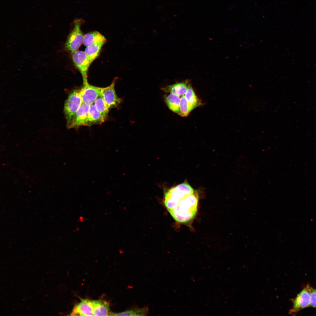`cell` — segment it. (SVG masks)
Listing matches in <instances>:
<instances>
[{
	"mask_svg": "<svg viewBox=\"0 0 316 316\" xmlns=\"http://www.w3.org/2000/svg\"><path fill=\"white\" fill-rule=\"evenodd\" d=\"M116 78L109 86L101 87V94L108 107L110 108L116 107L121 101V99L117 95L115 90Z\"/></svg>",
	"mask_w": 316,
	"mask_h": 316,
	"instance_id": "cell-6",
	"label": "cell"
},
{
	"mask_svg": "<svg viewBox=\"0 0 316 316\" xmlns=\"http://www.w3.org/2000/svg\"><path fill=\"white\" fill-rule=\"evenodd\" d=\"M148 310L147 307L141 308H135L118 313L111 312V316H145L147 315Z\"/></svg>",
	"mask_w": 316,
	"mask_h": 316,
	"instance_id": "cell-17",
	"label": "cell"
},
{
	"mask_svg": "<svg viewBox=\"0 0 316 316\" xmlns=\"http://www.w3.org/2000/svg\"><path fill=\"white\" fill-rule=\"evenodd\" d=\"M190 85V80H186L182 82L167 85L161 89L166 92L174 94L181 97L185 95Z\"/></svg>",
	"mask_w": 316,
	"mask_h": 316,
	"instance_id": "cell-10",
	"label": "cell"
},
{
	"mask_svg": "<svg viewBox=\"0 0 316 316\" xmlns=\"http://www.w3.org/2000/svg\"><path fill=\"white\" fill-rule=\"evenodd\" d=\"M106 42H100L86 47L84 52L91 63L99 56L101 48Z\"/></svg>",
	"mask_w": 316,
	"mask_h": 316,
	"instance_id": "cell-13",
	"label": "cell"
},
{
	"mask_svg": "<svg viewBox=\"0 0 316 316\" xmlns=\"http://www.w3.org/2000/svg\"><path fill=\"white\" fill-rule=\"evenodd\" d=\"M310 307L316 308V289L312 287L310 293Z\"/></svg>",
	"mask_w": 316,
	"mask_h": 316,
	"instance_id": "cell-20",
	"label": "cell"
},
{
	"mask_svg": "<svg viewBox=\"0 0 316 316\" xmlns=\"http://www.w3.org/2000/svg\"><path fill=\"white\" fill-rule=\"evenodd\" d=\"M83 23V20L81 19L74 20L73 29L66 42V49L72 54L77 51L83 43L84 36L81 30V27Z\"/></svg>",
	"mask_w": 316,
	"mask_h": 316,
	"instance_id": "cell-2",
	"label": "cell"
},
{
	"mask_svg": "<svg viewBox=\"0 0 316 316\" xmlns=\"http://www.w3.org/2000/svg\"><path fill=\"white\" fill-rule=\"evenodd\" d=\"M93 306V315L110 316L109 303L103 300H92Z\"/></svg>",
	"mask_w": 316,
	"mask_h": 316,
	"instance_id": "cell-11",
	"label": "cell"
},
{
	"mask_svg": "<svg viewBox=\"0 0 316 316\" xmlns=\"http://www.w3.org/2000/svg\"><path fill=\"white\" fill-rule=\"evenodd\" d=\"M106 42L105 37L99 32L94 31L86 34L84 36L83 43L87 47L92 44L100 42Z\"/></svg>",
	"mask_w": 316,
	"mask_h": 316,
	"instance_id": "cell-15",
	"label": "cell"
},
{
	"mask_svg": "<svg viewBox=\"0 0 316 316\" xmlns=\"http://www.w3.org/2000/svg\"><path fill=\"white\" fill-rule=\"evenodd\" d=\"M72 54L73 61L81 74L83 84L85 83L88 82L87 71L92 63L84 51L77 50Z\"/></svg>",
	"mask_w": 316,
	"mask_h": 316,
	"instance_id": "cell-5",
	"label": "cell"
},
{
	"mask_svg": "<svg viewBox=\"0 0 316 316\" xmlns=\"http://www.w3.org/2000/svg\"><path fill=\"white\" fill-rule=\"evenodd\" d=\"M89 105L83 103L72 119L67 125L68 128H77L81 126H87Z\"/></svg>",
	"mask_w": 316,
	"mask_h": 316,
	"instance_id": "cell-8",
	"label": "cell"
},
{
	"mask_svg": "<svg viewBox=\"0 0 316 316\" xmlns=\"http://www.w3.org/2000/svg\"><path fill=\"white\" fill-rule=\"evenodd\" d=\"M179 115L186 116L193 109L188 105L184 95L180 97L179 102Z\"/></svg>",
	"mask_w": 316,
	"mask_h": 316,
	"instance_id": "cell-19",
	"label": "cell"
},
{
	"mask_svg": "<svg viewBox=\"0 0 316 316\" xmlns=\"http://www.w3.org/2000/svg\"><path fill=\"white\" fill-rule=\"evenodd\" d=\"M80 302L75 305L71 315L93 316V306L92 300L80 298Z\"/></svg>",
	"mask_w": 316,
	"mask_h": 316,
	"instance_id": "cell-9",
	"label": "cell"
},
{
	"mask_svg": "<svg viewBox=\"0 0 316 316\" xmlns=\"http://www.w3.org/2000/svg\"><path fill=\"white\" fill-rule=\"evenodd\" d=\"M184 96L189 106L193 109L201 105V101L196 95L191 85L188 88Z\"/></svg>",
	"mask_w": 316,
	"mask_h": 316,
	"instance_id": "cell-16",
	"label": "cell"
},
{
	"mask_svg": "<svg viewBox=\"0 0 316 316\" xmlns=\"http://www.w3.org/2000/svg\"><path fill=\"white\" fill-rule=\"evenodd\" d=\"M180 97L175 94L170 93L164 97L165 101L169 109L179 115L180 114Z\"/></svg>",
	"mask_w": 316,
	"mask_h": 316,
	"instance_id": "cell-14",
	"label": "cell"
},
{
	"mask_svg": "<svg viewBox=\"0 0 316 316\" xmlns=\"http://www.w3.org/2000/svg\"><path fill=\"white\" fill-rule=\"evenodd\" d=\"M79 93L83 103L90 105L100 94L101 87L90 85L87 82L83 84Z\"/></svg>",
	"mask_w": 316,
	"mask_h": 316,
	"instance_id": "cell-7",
	"label": "cell"
},
{
	"mask_svg": "<svg viewBox=\"0 0 316 316\" xmlns=\"http://www.w3.org/2000/svg\"><path fill=\"white\" fill-rule=\"evenodd\" d=\"M199 197L197 192L186 182L165 190L164 203L174 219L180 223H186L196 215Z\"/></svg>",
	"mask_w": 316,
	"mask_h": 316,
	"instance_id": "cell-1",
	"label": "cell"
},
{
	"mask_svg": "<svg viewBox=\"0 0 316 316\" xmlns=\"http://www.w3.org/2000/svg\"><path fill=\"white\" fill-rule=\"evenodd\" d=\"M105 119L97 109L94 103L90 105L87 126L101 124L105 121Z\"/></svg>",
	"mask_w": 316,
	"mask_h": 316,
	"instance_id": "cell-12",
	"label": "cell"
},
{
	"mask_svg": "<svg viewBox=\"0 0 316 316\" xmlns=\"http://www.w3.org/2000/svg\"><path fill=\"white\" fill-rule=\"evenodd\" d=\"M312 287L308 284L299 293L296 297L291 300L293 303L292 308L289 313L296 315L301 310L310 307V293Z\"/></svg>",
	"mask_w": 316,
	"mask_h": 316,
	"instance_id": "cell-4",
	"label": "cell"
},
{
	"mask_svg": "<svg viewBox=\"0 0 316 316\" xmlns=\"http://www.w3.org/2000/svg\"><path fill=\"white\" fill-rule=\"evenodd\" d=\"M83 103L79 90H75L69 94L65 102L64 107L67 125L71 121Z\"/></svg>",
	"mask_w": 316,
	"mask_h": 316,
	"instance_id": "cell-3",
	"label": "cell"
},
{
	"mask_svg": "<svg viewBox=\"0 0 316 316\" xmlns=\"http://www.w3.org/2000/svg\"><path fill=\"white\" fill-rule=\"evenodd\" d=\"M94 104L97 111L105 119L107 117L109 108L104 101L101 93L95 100Z\"/></svg>",
	"mask_w": 316,
	"mask_h": 316,
	"instance_id": "cell-18",
	"label": "cell"
}]
</instances>
